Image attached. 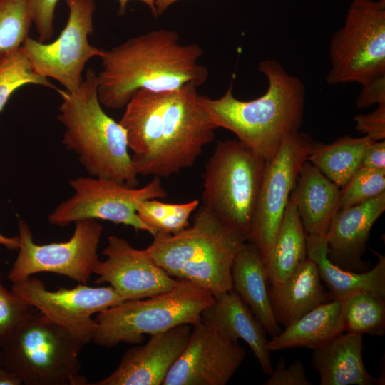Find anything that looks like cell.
<instances>
[{"instance_id": "6da1fadb", "label": "cell", "mask_w": 385, "mask_h": 385, "mask_svg": "<svg viewBox=\"0 0 385 385\" xmlns=\"http://www.w3.org/2000/svg\"><path fill=\"white\" fill-rule=\"evenodd\" d=\"M197 87L138 90L119 123L138 175L169 177L192 167L217 129L198 101Z\"/></svg>"}, {"instance_id": "7a4b0ae2", "label": "cell", "mask_w": 385, "mask_h": 385, "mask_svg": "<svg viewBox=\"0 0 385 385\" xmlns=\"http://www.w3.org/2000/svg\"><path fill=\"white\" fill-rule=\"evenodd\" d=\"M179 41L176 31L158 29L103 50L102 69L97 74L101 105L120 109L140 89L167 91L204 84L209 71L198 63L202 48Z\"/></svg>"}, {"instance_id": "3957f363", "label": "cell", "mask_w": 385, "mask_h": 385, "mask_svg": "<svg viewBox=\"0 0 385 385\" xmlns=\"http://www.w3.org/2000/svg\"><path fill=\"white\" fill-rule=\"evenodd\" d=\"M258 68L268 82L267 91L259 98L237 99L230 86L219 98L199 94L198 101L217 128L231 131L266 161L276 153L286 136L301 127L305 87L275 60H263Z\"/></svg>"}, {"instance_id": "277c9868", "label": "cell", "mask_w": 385, "mask_h": 385, "mask_svg": "<svg viewBox=\"0 0 385 385\" xmlns=\"http://www.w3.org/2000/svg\"><path fill=\"white\" fill-rule=\"evenodd\" d=\"M56 91L62 99L57 118L65 129V148L78 155L90 176L136 188L138 175L128 152L126 133L103 111L95 71L89 68L76 89Z\"/></svg>"}, {"instance_id": "5b68a950", "label": "cell", "mask_w": 385, "mask_h": 385, "mask_svg": "<svg viewBox=\"0 0 385 385\" xmlns=\"http://www.w3.org/2000/svg\"><path fill=\"white\" fill-rule=\"evenodd\" d=\"M145 250L168 274L189 281L216 297L232 290L231 267L247 242L202 205L192 225L176 234L157 232Z\"/></svg>"}, {"instance_id": "8992f818", "label": "cell", "mask_w": 385, "mask_h": 385, "mask_svg": "<svg viewBox=\"0 0 385 385\" xmlns=\"http://www.w3.org/2000/svg\"><path fill=\"white\" fill-rule=\"evenodd\" d=\"M84 344L39 312L0 335V366L26 385H85Z\"/></svg>"}, {"instance_id": "52a82bcc", "label": "cell", "mask_w": 385, "mask_h": 385, "mask_svg": "<svg viewBox=\"0 0 385 385\" xmlns=\"http://www.w3.org/2000/svg\"><path fill=\"white\" fill-rule=\"evenodd\" d=\"M214 299L205 289L180 279L168 291L125 300L97 313L92 342L111 348L120 343L140 344L145 334H157L180 325L193 327L201 322L202 312Z\"/></svg>"}, {"instance_id": "ba28073f", "label": "cell", "mask_w": 385, "mask_h": 385, "mask_svg": "<svg viewBox=\"0 0 385 385\" xmlns=\"http://www.w3.org/2000/svg\"><path fill=\"white\" fill-rule=\"evenodd\" d=\"M265 160L238 140L217 142L202 175V205L247 240Z\"/></svg>"}, {"instance_id": "9c48e42d", "label": "cell", "mask_w": 385, "mask_h": 385, "mask_svg": "<svg viewBox=\"0 0 385 385\" xmlns=\"http://www.w3.org/2000/svg\"><path fill=\"white\" fill-rule=\"evenodd\" d=\"M329 54L328 84L364 85L385 76V0H353Z\"/></svg>"}, {"instance_id": "30bf717a", "label": "cell", "mask_w": 385, "mask_h": 385, "mask_svg": "<svg viewBox=\"0 0 385 385\" xmlns=\"http://www.w3.org/2000/svg\"><path fill=\"white\" fill-rule=\"evenodd\" d=\"M68 183L74 194L59 203L48 215L50 224L65 227L80 220H102L155 235L138 217L136 208L144 200L166 197L160 178L154 177L142 188H130L90 175L78 177Z\"/></svg>"}, {"instance_id": "8fae6325", "label": "cell", "mask_w": 385, "mask_h": 385, "mask_svg": "<svg viewBox=\"0 0 385 385\" xmlns=\"http://www.w3.org/2000/svg\"><path fill=\"white\" fill-rule=\"evenodd\" d=\"M73 235L65 242L36 244L29 225L18 221V255L8 273L13 283L40 272L63 275L87 284L99 262L98 247L103 227L93 219L74 222Z\"/></svg>"}, {"instance_id": "7c38bea8", "label": "cell", "mask_w": 385, "mask_h": 385, "mask_svg": "<svg viewBox=\"0 0 385 385\" xmlns=\"http://www.w3.org/2000/svg\"><path fill=\"white\" fill-rule=\"evenodd\" d=\"M68 18L58 38L43 43L28 37L19 47L32 69L46 78H52L67 91L81 84L86 63L94 57L101 58L103 49L90 44L93 32L94 0H65Z\"/></svg>"}, {"instance_id": "4fadbf2b", "label": "cell", "mask_w": 385, "mask_h": 385, "mask_svg": "<svg viewBox=\"0 0 385 385\" xmlns=\"http://www.w3.org/2000/svg\"><path fill=\"white\" fill-rule=\"evenodd\" d=\"M312 140L296 131L286 136L265 161L255 212L247 242L259 250L265 265L298 175L308 160Z\"/></svg>"}, {"instance_id": "5bb4252c", "label": "cell", "mask_w": 385, "mask_h": 385, "mask_svg": "<svg viewBox=\"0 0 385 385\" xmlns=\"http://www.w3.org/2000/svg\"><path fill=\"white\" fill-rule=\"evenodd\" d=\"M11 290L84 345L92 341L96 328L92 316L125 301L111 286L78 284L51 291L41 280L31 277L13 282Z\"/></svg>"}, {"instance_id": "9a60e30c", "label": "cell", "mask_w": 385, "mask_h": 385, "mask_svg": "<svg viewBox=\"0 0 385 385\" xmlns=\"http://www.w3.org/2000/svg\"><path fill=\"white\" fill-rule=\"evenodd\" d=\"M246 356L245 349L210 323L193 326L184 351L163 385H225Z\"/></svg>"}, {"instance_id": "2e32d148", "label": "cell", "mask_w": 385, "mask_h": 385, "mask_svg": "<svg viewBox=\"0 0 385 385\" xmlns=\"http://www.w3.org/2000/svg\"><path fill=\"white\" fill-rule=\"evenodd\" d=\"M94 273L96 284L108 283L124 300L150 297L168 291L180 279L170 277L145 250L134 248L124 238L111 235Z\"/></svg>"}, {"instance_id": "e0dca14e", "label": "cell", "mask_w": 385, "mask_h": 385, "mask_svg": "<svg viewBox=\"0 0 385 385\" xmlns=\"http://www.w3.org/2000/svg\"><path fill=\"white\" fill-rule=\"evenodd\" d=\"M190 325L151 335L148 342L127 350L118 367L93 385H161L186 347Z\"/></svg>"}, {"instance_id": "ac0fdd59", "label": "cell", "mask_w": 385, "mask_h": 385, "mask_svg": "<svg viewBox=\"0 0 385 385\" xmlns=\"http://www.w3.org/2000/svg\"><path fill=\"white\" fill-rule=\"evenodd\" d=\"M385 210V192L360 204L339 209L325 235L327 257L338 267L364 272L369 264L363 261L371 230Z\"/></svg>"}, {"instance_id": "d6986e66", "label": "cell", "mask_w": 385, "mask_h": 385, "mask_svg": "<svg viewBox=\"0 0 385 385\" xmlns=\"http://www.w3.org/2000/svg\"><path fill=\"white\" fill-rule=\"evenodd\" d=\"M201 320L214 326L230 340L245 341L252 350L262 371L270 375L273 371L265 330L250 309L234 291L215 297L212 303L202 313Z\"/></svg>"}, {"instance_id": "ffe728a7", "label": "cell", "mask_w": 385, "mask_h": 385, "mask_svg": "<svg viewBox=\"0 0 385 385\" xmlns=\"http://www.w3.org/2000/svg\"><path fill=\"white\" fill-rule=\"evenodd\" d=\"M362 349V335L350 332L313 349L312 366L319 373L320 385L384 384V377L376 378L368 372Z\"/></svg>"}, {"instance_id": "44dd1931", "label": "cell", "mask_w": 385, "mask_h": 385, "mask_svg": "<svg viewBox=\"0 0 385 385\" xmlns=\"http://www.w3.org/2000/svg\"><path fill=\"white\" fill-rule=\"evenodd\" d=\"M290 196L307 235H326L339 210L340 188L307 160Z\"/></svg>"}, {"instance_id": "7402d4cb", "label": "cell", "mask_w": 385, "mask_h": 385, "mask_svg": "<svg viewBox=\"0 0 385 385\" xmlns=\"http://www.w3.org/2000/svg\"><path fill=\"white\" fill-rule=\"evenodd\" d=\"M267 273L264 260L252 243L244 242L231 267L232 289L250 309L266 332L272 337L282 331L268 294Z\"/></svg>"}, {"instance_id": "603a6c76", "label": "cell", "mask_w": 385, "mask_h": 385, "mask_svg": "<svg viewBox=\"0 0 385 385\" xmlns=\"http://www.w3.org/2000/svg\"><path fill=\"white\" fill-rule=\"evenodd\" d=\"M373 252L378 257L376 265L366 272H354L329 260L325 235H307V256L317 265L331 300L342 301L358 292H368L385 298V256Z\"/></svg>"}, {"instance_id": "cb8c5ba5", "label": "cell", "mask_w": 385, "mask_h": 385, "mask_svg": "<svg viewBox=\"0 0 385 385\" xmlns=\"http://www.w3.org/2000/svg\"><path fill=\"white\" fill-rule=\"evenodd\" d=\"M268 294L276 320L284 327L331 300L324 291L317 265L308 257L284 283L271 284Z\"/></svg>"}, {"instance_id": "d4e9b609", "label": "cell", "mask_w": 385, "mask_h": 385, "mask_svg": "<svg viewBox=\"0 0 385 385\" xmlns=\"http://www.w3.org/2000/svg\"><path fill=\"white\" fill-rule=\"evenodd\" d=\"M342 302L330 300L322 303L285 327L284 331L267 342V349L277 351L305 347L314 349L344 332Z\"/></svg>"}, {"instance_id": "484cf974", "label": "cell", "mask_w": 385, "mask_h": 385, "mask_svg": "<svg viewBox=\"0 0 385 385\" xmlns=\"http://www.w3.org/2000/svg\"><path fill=\"white\" fill-rule=\"evenodd\" d=\"M307 258V233L290 196L265 262L268 281L272 285L282 284Z\"/></svg>"}, {"instance_id": "4316f807", "label": "cell", "mask_w": 385, "mask_h": 385, "mask_svg": "<svg viewBox=\"0 0 385 385\" xmlns=\"http://www.w3.org/2000/svg\"><path fill=\"white\" fill-rule=\"evenodd\" d=\"M373 142L366 135H344L331 144L312 140L308 161L342 188L359 169L367 148Z\"/></svg>"}, {"instance_id": "83f0119b", "label": "cell", "mask_w": 385, "mask_h": 385, "mask_svg": "<svg viewBox=\"0 0 385 385\" xmlns=\"http://www.w3.org/2000/svg\"><path fill=\"white\" fill-rule=\"evenodd\" d=\"M341 302L344 332L384 335L385 298L368 292H358Z\"/></svg>"}, {"instance_id": "f1b7e54d", "label": "cell", "mask_w": 385, "mask_h": 385, "mask_svg": "<svg viewBox=\"0 0 385 385\" xmlns=\"http://www.w3.org/2000/svg\"><path fill=\"white\" fill-rule=\"evenodd\" d=\"M199 205L198 200L175 204L149 199L138 205L136 212L155 235L176 234L190 226L189 219Z\"/></svg>"}, {"instance_id": "f546056e", "label": "cell", "mask_w": 385, "mask_h": 385, "mask_svg": "<svg viewBox=\"0 0 385 385\" xmlns=\"http://www.w3.org/2000/svg\"><path fill=\"white\" fill-rule=\"evenodd\" d=\"M29 84L57 89L32 69L19 48L0 53V112L16 90Z\"/></svg>"}, {"instance_id": "4dcf8cb0", "label": "cell", "mask_w": 385, "mask_h": 385, "mask_svg": "<svg viewBox=\"0 0 385 385\" xmlns=\"http://www.w3.org/2000/svg\"><path fill=\"white\" fill-rule=\"evenodd\" d=\"M31 25L26 0H0V53L19 48Z\"/></svg>"}, {"instance_id": "1f68e13d", "label": "cell", "mask_w": 385, "mask_h": 385, "mask_svg": "<svg viewBox=\"0 0 385 385\" xmlns=\"http://www.w3.org/2000/svg\"><path fill=\"white\" fill-rule=\"evenodd\" d=\"M385 192V170L359 168L340 190L339 209L369 200Z\"/></svg>"}, {"instance_id": "d6a6232c", "label": "cell", "mask_w": 385, "mask_h": 385, "mask_svg": "<svg viewBox=\"0 0 385 385\" xmlns=\"http://www.w3.org/2000/svg\"><path fill=\"white\" fill-rule=\"evenodd\" d=\"M34 312V308L2 284L0 275V335H2Z\"/></svg>"}, {"instance_id": "836d02e7", "label": "cell", "mask_w": 385, "mask_h": 385, "mask_svg": "<svg viewBox=\"0 0 385 385\" xmlns=\"http://www.w3.org/2000/svg\"><path fill=\"white\" fill-rule=\"evenodd\" d=\"M38 41L45 43L53 34L55 11L59 0H26Z\"/></svg>"}, {"instance_id": "e575fe53", "label": "cell", "mask_w": 385, "mask_h": 385, "mask_svg": "<svg viewBox=\"0 0 385 385\" xmlns=\"http://www.w3.org/2000/svg\"><path fill=\"white\" fill-rule=\"evenodd\" d=\"M357 131L368 136L374 142L385 138V103L368 114H358L354 117Z\"/></svg>"}, {"instance_id": "d590c367", "label": "cell", "mask_w": 385, "mask_h": 385, "mask_svg": "<svg viewBox=\"0 0 385 385\" xmlns=\"http://www.w3.org/2000/svg\"><path fill=\"white\" fill-rule=\"evenodd\" d=\"M266 385H311L307 379L305 370L300 361H296L289 366L285 367L282 358L278 361L270 378L265 383Z\"/></svg>"}, {"instance_id": "8d00e7d4", "label": "cell", "mask_w": 385, "mask_h": 385, "mask_svg": "<svg viewBox=\"0 0 385 385\" xmlns=\"http://www.w3.org/2000/svg\"><path fill=\"white\" fill-rule=\"evenodd\" d=\"M361 86L362 88L356 100L357 108L385 103V76L377 77Z\"/></svg>"}, {"instance_id": "74e56055", "label": "cell", "mask_w": 385, "mask_h": 385, "mask_svg": "<svg viewBox=\"0 0 385 385\" xmlns=\"http://www.w3.org/2000/svg\"><path fill=\"white\" fill-rule=\"evenodd\" d=\"M359 168L385 170V140L373 142L366 149Z\"/></svg>"}, {"instance_id": "f35d334b", "label": "cell", "mask_w": 385, "mask_h": 385, "mask_svg": "<svg viewBox=\"0 0 385 385\" xmlns=\"http://www.w3.org/2000/svg\"><path fill=\"white\" fill-rule=\"evenodd\" d=\"M130 1H133V0H118L119 3V9H118L119 15L125 14L127 4ZM135 1H141L143 4H145L146 6H148V8L150 9L153 16L155 18L157 17L156 9H155L156 0H135Z\"/></svg>"}, {"instance_id": "ab89813d", "label": "cell", "mask_w": 385, "mask_h": 385, "mask_svg": "<svg viewBox=\"0 0 385 385\" xmlns=\"http://www.w3.org/2000/svg\"><path fill=\"white\" fill-rule=\"evenodd\" d=\"M21 381L13 374L0 366V385H20Z\"/></svg>"}, {"instance_id": "60d3db41", "label": "cell", "mask_w": 385, "mask_h": 385, "mask_svg": "<svg viewBox=\"0 0 385 385\" xmlns=\"http://www.w3.org/2000/svg\"><path fill=\"white\" fill-rule=\"evenodd\" d=\"M0 245L9 250H18L19 247V237H7L0 232Z\"/></svg>"}, {"instance_id": "b9f144b4", "label": "cell", "mask_w": 385, "mask_h": 385, "mask_svg": "<svg viewBox=\"0 0 385 385\" xmlns=\"http://www.w3.org/2000/svg\"><path fill=\"white\" fill-rule=\"evenodd\" d=\"M180 0H156L155 9L157 16L164 13L171 5Z\"/></svg>"}]
</instances>
